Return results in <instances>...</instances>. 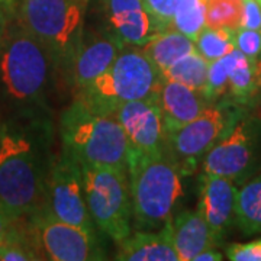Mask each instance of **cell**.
Returning a JSON list of instances; mask_svg holds the SVG:
<instances>
[{"instance_id":"9","label":"cell","mask_w":261,"mask_h":261,"mask_svg":"<svg viewBox=\"0 0 261 261\" xmlns=\"http://www.w3.org/2000/svg\"><path fill=\"white\" fill-rule=\"evenodd\" d=\"M261 168V118L247 112L200 164L202 173L216 174L244 185Z\"/></svg>"},{"instance_id":"7","label":"cell","mask_w":261,"mask_h":261,"mask_svg":"<svg viewBox=\"0 0 261 261\" xmlns=\"http://www.w3.org/2000/svg\"><path fill=\"white\" fill-rule=\"evenodd\" d=\"M84 199L97 231L119 243L132 232V202L126 170L82 166Z\"/></svg>"},{"instance_id":"31","label":"cell","mask_w":261,"mask_h":261,"mask_svg":"<svg viewBox=\"0 0 261 261\" xmlns=\"http://www.w3.org/2000/svg\"><path fill=\"white\" fill-rule=\"evenodd\" d=\"M15 219L8 214V211L3 207V205L0 203V243L6 240V237L9 235L12 231L13 225H15Z\"/></svg>"},{"instance_id":"5","label":"cell","mask_w":261,"mask_h":261,"mask_svg":"<svg viewBox=\"0 0 261 261\" xmlns=\"http://www.w3.org/2000/svg\"><path fill=\"white\" fill-rule=\"evenodd\" d=\"M89 0H18L15 19L47 48L61 73H70L84 39Z\"/></svg>"},{"instance_id":"27","label":"cell","mask_w":261,"mask_h":261,"mask_svg":"<svg viewBox=\"0 0 261 261\" xmlns=\"http://www.w3.org/2000/svg\"><path fill=\"white\" fill-rule=\"evenodd\" d=\"M145 9L163 31L171 28L177 0H142Z\"/></svg>"},{"instance_id":"25","label":"cell","mask_w":261,"mask_h":261,"mask_svg":"<svg viewBox=\"0 0 261 261\" xmlns=\"http://www.w3.org/2000/svg\"><path fill=\"white\" fill-rule=\"evenodd\" d=\"M243 10L244 0H207L206 27L237 31L241 27Z\"/></svg>"},{"instance_id":"1","label":"cell","mask_w":261,"mask_h":261,"mask_svg":"<svg viewBox=\"0 0 261 261\" xmlns=\"http://www.w3.org/2000/svg\"><path fill=\"white\" fill-rule=\"evenodd\" d=\"M54 130L45 113L15 115L0 128V203L15 219H27L45 200Z\"/></svg>"},{"instance_id":"11","label":"cell","mask_w":261,"mask_h":261,"mask_svg":"<svg viewBox=\"0 0 261 261\" xmlns=\"http://www.w3.org/2000/svg\"><path fill=\"white\" fill-rule=\"evenodd\" d=\"M42 207L63 222L97 232L84 199L82 166L63 149L54 154L48 170Z\"/></svg>"},{"instance_id":"13","label":"cell","mask_w":261,"mask_h":261,"mask_svg":"<svg viewBox=\"0 0 261 261\" xmlns=\"http://www.w3.org/2000/svg\"><path fill=\"white\" fill-rule=\"evenodd\" d=\"M237 185L229 178L200 173L197 212L203 216L219 245L232 229L237 218Z\"/></svg>"},{"instance_id":"26","label":"cell","mask_w":261,"mask_h":261,"mask_svg":"<svg viewBox=\"0 0 261 261\" xmlns=\"http://www.w3.org/2000/svg\"><path fill=\"white\" fill-rule=\"evenodd\" d=\"M237 56V48L226 54L219 60H215L209 63V71H207V83L203 94L211 103L216 102L226 96L228 90V79L229 71L232 68L233 60Z\"/></svg>"},{"instance_id":"15","label":"cell","mask_w":261,"mask_h":261,"mask_svg":"<svg viewBox=\"0 0 261 261\" xmlns=\"http://www.w3.org/2000/svg\"><path fill=\"white\" fill-rule=\"evenodd\" d=\"M123 47L125 44L111 31L96 35L89 41L84 38L68 73L70 83L75 92L86 89L103 74L113 64Z\"/></svg>"},{"instance_id":"2","label":"cell","mask_w":261,"mask_h":261,"mask_svg":"<svg viewBox=\"0 0 261 261\" xmlns=\"http://www.w3.org/2000/svg\"><path fill=\"white\" fill-rule=\"evenodd\" d=\"M57 73L49 51L12 19L0 42L2 102L15 115L45 113Z\"/></svg>"},{"instance_id":"12","label":"cell","mask_w":261,"mask_h":261,"mask_svg":"<svg viewBox=\"0 0 261 261\" xmlns=\"http://www.w3.org/2000/svg\"><path fill=\"white\" fill-rule=\"evenodd\" d=\"M113 116L123 129L129 151L147 155L168 151L157 96L125 103L115 111Z\"/></svg>"},{"instance_id":"34","label":"cell","mask_w":261,"mask_h":261,"mask_svg":"<svg viewBox=\"0 0 261 261\" xmlns=\"http://www.w3.org/2000/svg\"><path fill=\"white\" fill-rule=\"evenodd\" d=\"M0 3L5 6V9L9 12L10 15L15 18V12H16V3L18 0H0Z\"/></svg>"},{"instance_id":"32","label":"cell","mask_w":261,"mask_h":261,"mask_svg":"<svg viewBox=\"0 0 261 261\" xmlns=\"http://www.w3.org/2000/svg\"><path fill=\"white\" fill-rule=\"evenodd\" d=\"M224 260V255L222 252L218 251L216 248H209V250H205L200 254H197L193 261H221Z\"/></svg>"},{"instance_id":"30","label":"cell","mask_w":261,"mask_h":261,"mask_svg":"<svg viewBox=\"0 0 261 261\" xmlns=\"http://www.w3.org/2000/svg\"><path fill=\"white\" fill-rule=\"evenodd\" d=\"M241 27L261 31V3L258 0H244Z\"/></svg>"},{"instance_id":"6","label":"cell","mask_w":261,"mask_h":261,"mask_svg":"<svg viewBox=\"0 0 261 261\" xmlns=\"http://www.w3.org/2000/svg\"><path fill=\"white\" fill-rule=\"evenodd\" d=\"M163 74L141 47L125 45L113 64L75 97L100 113L113 115L122 105L159 93Z\"/></svg>"},{"instance_id":"35","label":"cell","mask_w":261,"mask_h":261,"mask_svg":"<svg viewBox=\"0 0 261 261\" xmlns=\"http://www.w3.org/2000/svg\"><path fill=\"white\" fill-rule=\"evenodd\" d=\"M0 128H2V122H0Z\"/></svg>"},{"instance_id":"24","label":"cell","mask_w":261,"mask_h":261,"mask_svg":"<svg viewBox=\"0 0 261 261\" xmlns=\"http://www.w3.org/2000/svg\"><path fill=\"white\" fill-rule=\"evenodd\" d=\"M235 31L205 27L195 39L196 51L209 63L219 60L235 49Z\"/></svg>"},{"instance_id":"33","label":"cell","mask_w":261,"mask_h":261,"mask_svg":"<svg viewBox=\"0 0 261 261\" xmlns=\"http://www.w3.org/2000/svg\"><path fill=\"white\" fill-rule=\"evenodd\" d=\"M12 19H13V16H12L9 12L5 9V6L0 3V42H2V39L5 37V32H6L8 25H9V22Z\"/></svg>"},{"instance_id":"17","label":"cell","mask_w":261,"mask_h":261,"mask_svg":"<svg viewBox=\"0 0 261 261\" xmlns=\"http://www.w3.org/2000/svg\"><path fill=\"white\" fill-rule=\"evenodd\" d=\"M168 224L178 261H193L197 254L219 245L203 216L197 211H183L173 215Z\"/></svg>"},{"instance_id":"23","label":"cell","mask_w":261,"mask_h":261,"mask_svg":"<svg viewBox=\"0 0 261 261\" xmlns=\"http://www.w3.org/2000/svg\"><path fill=\"white\" fill-rule=\"evenodd\" d=\"M206 2L207 0H177L171 29L195 41L206 27Z\"/></svg>"},{"instance_id":"28","label":"cell","mask_w":261,"mask_h":261,"mask_svg":"<svg viewBox=\"0 0 261 261\" xmlns=\"http://www.w3.org/2000/svg\"><path fill=\"white\" fill-rule=\"evenodd\" d=\"M235 48L244 56L257 58L261 54V31L248 28H238L235 31Z\"/></svg>"},{"instance_id":"3","label":"cell","mask_w":261,"mask_h":261,"mask_svg":"<svg viewBox=\"0 0 261 261\" xmlns=\"http://www.w3.org/2000/svg\"><path fill=\"white\" fill-rule=\"evenodd\" d=\"M132 226L157 231L168 222L183 196V174L170 151L147 155L128 151Z\"/></svg>"},{"instance_id":"10","label":"cell","mask_w":261,"mask_h":261,"mask_svg":"<svg viewBox=\"0 0 261 261\" xmlns=\"http://www.w3.org/2000/svg\"><path fill=\"white\" fill-rule=\"evenodd\" d=\"M41 260L92 261L106 260V251L97 233L63 222L45 207L25 219Z\"/></svg>"},{"instance_id":"20","label":"cell","mask_w":261,"mask_h":261,"mask_svg":"<svg viewBox=\"0 0 261 261\" xmlns=\"http://www.w3.org/2000/svg\"><path fill=\"white\" fill-rule=\"evenodd\" d=\"M141 49L163 73L180 58L195 53L196 45L193 39L187 38L176 29L170 28L157 34L144 47H141Z\"/></svg>"},{"instance_id":"4","label":"cell","mask_w":261,"mask_h":261,"mask_svg":"<svg viewBox=\"0 0 261 261\" xmlns=\"http://www.w3.org/2000/svg\"><path fill=\"white\" fill-rule=\"evenodd\" d=\"M61 149L80 166L126 170L128 141L113 115L100 113L75 97L58 119Z\"/></svg>"},{"instance_id":"18","label":"cell","mask_w":261,"mask_h":261,"mask_svg":"<svg viewBox=\"0 0 261 261\" xmlns=\"http://www.w3.org/2000/svg\"><path fill=\"white\" fill-rule=\"evenodd\" d=\"M118 261H178V255L170 235V224L166 222L157 231H132L116 243Z\"/></svg>"},{"instance_id":"36","label":"cell","mask_w":261,"mask_h":261,"mask_svg":"<svg viewBox=\"0 0 261 261\" xmlns=\"http://www.w3.org/2000/svg\"><path fill=\"white\" fill-rule=\"evenodd\" d=\"M258 2H260V3H261V0H258Z\"/></svg>"},{"instance_id":"16","label":"cell","mask_w":261,"mask_h":261,"mask_svg":"<svg viewBox=\"0 0 261 261\" xmlns=\"http://www.w3.org/2000/svg\"><path fill=\"white\" fill-rule=\"evenodd\" d=\"M157 103L167 138L197 118L211 105L202 92L166 79H163L160 86Z\"/></svg>"},{"instance_id":"22","label":"cell","mask_w":261,"mask_h":261,"mask_svg":"<svg viewBox=\"0 0 261 261\" xmlns=\"http://www.w3.org/2000/svg\"><path fill=\"white\" fill-rule=\"evenodd\" d=\"M207 71H209V61L205 60L197 51H195L180 58L161 74L166 80L186 84L189 87L203 93L207 83Z\"/></svg>"},{"instance_id":"8","label":"cell","mask_w":261,"mask_h":261,"mask_svg":"<svg viewBox=\"0 0 261 261\" xmlns=\"http://www.w3.org/2000/svg\"><path fill=\"white\" fill-rule=\"evenodd\" d=\"M247 112V106L224 96L168 138V151L183 177L195 174L206 154Z\"/></svg>"},{"instance_id":"19","label":"cell","mask_w":261,"mask_h":261,"mask_svg":"<svg viewBox=\"0 0 261 261\" xmlns=\"http://www.w3.org/2000/svg\"><path fill=\"white\" fill-rule=\"evenodd\" d=\"M261 93V60L244 56L237 49L228 79L226 96L243 106L251 105Z\"/></svg>"},{"instance_id":"29","label":"cell","mask_w":261,"mask_h":261,"mask_svg":"<svg viewBox=\"0 0 261 261\" xmlns=\"http://www.w3.org/2000/svg\"><path fill=\"white\" fill-rule=\"evenodd\" d=\"M226 258L231 261H261V238L251 243L231 244L226 247Z\"/></svg>"},{"instance_id":"21","label":"cell","mask_w":261,"mask_h":261,"mask_svg":"<svg viewBox=\"0 0 261 261\" xmlns=\"http://www.w3.org/2000/svg\"><path fill=\"white\" fill-rule=\"evenodd\" d=\"M235 225L247 237L261 233V174L245 181L237 195Z\"/></svg>"},{"instance_id":"14","label":"cell","mask_w":261,"mask_h":261,"mask_svg":"<svg viewBox=\"0 0 261 261\" xmlns=\"http://www.w3.org/2000/svg\"><path fill=\"white\" fill-rule=\"evenodd\" d=\"M103 9L109 31L125 45L144 47L161 32L142 0H103Z\"/></svg>"}]
</instances>
